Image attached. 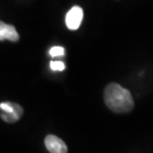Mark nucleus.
<instances>
[{
    "mask_svg": "<svg viewBox=\"0 0 153 153\" xmlns=\"http://www.w3.org/2000/svg\"><path fill=\"white\" fill-rule=\"evenodd\" d=\"M15 105L16 103L13 102H2L0 103V110L5 113H11L15 110Z\"/></svg>",
    "mask_w": 153,
    "mask_h": 153,
    "instance_id": "6",
    "label": "nucleus"
},
{
    "mask_svg": "<svg viewBox=\"0 0 153 153\" xmlns=\"http://www.w3.org/2000/svg\"><path fill=\"white\" fill-rule=\"evenodd\" d=\"M45 146L50 153H67V146L59 137L49 134L44 140Z\"/></svg>",
    "mask_w": 153,
    "mask_h": 153,
    "instance_id": "3",
    "label": "nucleus"
},
{
    "mask_svg": "<svg viewBox=\"0 0 153 153\" xmlns=\"http://www.w3.org/2000/svg\"><path fill=\"white\" fill-rule=\"evenodd\" d=\"M22 114H23V108L19 104L16 103L15 105V110L13 112L11 113H5L1 111L0 117L3 120L6 122V123H16L22 117Z\"/></svg>",
    "mask_w": 153,
    "mask_h": 153,
    "instance_id": "5",
    "label": "nucleus"
},
{
    "mask_svg": "<svg viewBox=\"0 0 153 153\" xmlns=\"http://www.w3.org/2000/svg\"><path fill=\"white\" fill-rule=\"evenodd\" d=\"M105 105L116 113H127L131 111L134 101L131 93L117 83L108 84L104 92Z\"/></svg>",
    "mask_w": 153,
    "mask_h": 153,
    "instance_id": "1",
    "label": "nucleus"
},
{
    "mask_svg": "<svg viewBox=\"0 0 153 153\" xmlns=\"http://www.w3.org/2000/svg\"><path fill=\"white\" fill-rule=\"evenodd\" d=\"M83 19V10L79 6H73L67 12L66 16V24L70 30L78 29Z\"/></svg>",
    "mask_w": 153,
    "mask_h": 153,
    "instance_id": "2",
    "label": "nucleus"
},
{
    "mask_svg": "<svg viewBox=\"0 0 153 153\" xmlns=\"http://www.w3.org/2000/svg\"><path fill=\"white\" fill-rule=\"evenodd\" d=\"M65 54V49L63 47L60 46H55L52 47L49 50V55L52 57H57V56H61Z\"/></svg>",
    "mask_w": 153,
    "mask_h": 153,
    "instance_id": "7",
    "label": "nucleus"
},
{
    "mask_svg": "<svg viewBox=\"0 0 153 153\" xmlns=\"http://www.w3.org/2000/svg\"><path fill=\"white\" fill-rule=\"evenodd\" d=\"M50 68L53 71H62L65 70V64L61 61H50Z\"/></svg>",
    "mask_w": 153,
    "mask_h": 153,
    "instance_id": "8",
    "label": "nucleus"
},
{
    "mask_svg": "<svg viewBox=\"0 0 153 153\" xmlns=\"http://www.w3.org/2000/svg\"><path fill=\"white\" fill-rule=\"evenodd\" d=\"M20 36L14 26L0 22V41L10 40L11 42H17Z\"/></svg>",
    "mask_w": 153,
    "mask_h": 153,
    "instance_id": "4",
    "label": "nucleus"
}]
</instances>
